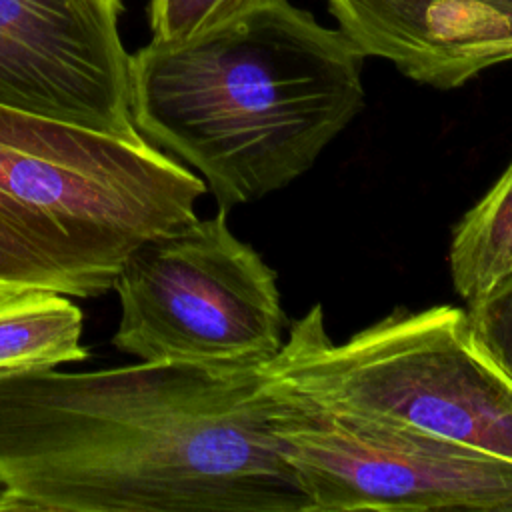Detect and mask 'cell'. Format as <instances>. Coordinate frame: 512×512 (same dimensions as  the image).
Returning a JSON list of instances; mask_svg holds the SVG:
<instances>
[{
	"instance_id": "30bf717a",
	"label": "cell",
	"mask_w": 512,
	"mask_h": 512,
	"mask_svg": "<svg viewBox=\"0 0 512 512\" xmlns=\"http://www.w3.org/2000/svg\"><path fill=\"white\" fill-rule=\"evenodd\" d=\"M448 264L466 302L512 274V162L454 228Z\"/></svg>"
},
{
	"instance_id": "8992f818",
	"label": "cell",
	"mask_w": 512,
	"mask_h": 512,
	"mask_svg": "<svg viewBox=\"0 0 512 512\" xmlns=\"http://www.w3.org/2000/svg\"><path fill=\"white\" fill-rule=\"evenodd\" d=\"M270 388L272 424L312 512H512V460L400 420L326 408L272 376Z\"/></svg>"
},
{
	"instance_id": "6da1fadb",
	"label": "cell",
	"mask_w": 512,
	"mask_h": 512,
	"mask_svg": "<svg viewBox=\"0 0 512 512\" xmlns=\"http://www.w3.org/2000/svg\"><path fill=\"white\" fill-rule=\"evenodd\" d=\"M0 510L312 512L266 364L0 376Z\"/></svg>"
},
{
	"instance_id": "8fae6325",
	"label": "cell",
	"mask_w": 512,
	"mask_h": 512,
	"mask_svg": "<svg viewBox=\"0 0 512 512\" xmlns=\"http://www.w3.org/2000/svg\"><path fill=\"white\" fill-rule=\"evenodd\" d=\"M466 314L484 354L512 382V274L468 300Z\"/></svg>"
},
{
	"instance_id": "5b68a950",
	"label": "cell",
	"mask_w": 512,
	"mask_h": 512,
	"mask_svg": "<svg viewBox=\"0 0 512 512\" xmlns=\"http://www.w3.org/2000/svg\"><path fill=\"white\" fill-rule=\"evenodd\" d=\"M112 290V346L140 360L268 364L286 340L276 274L232 234L226 210L142 242Z\"/></svg>"
},
{
	"instance_id": "7c38bea8",
	"label": "cell",
	"mask_w": 512,
	"mask_h": 512,
	"mask_svg": "<svg viewBox=\"0 0 512 512\" xmlns=\"http://www.w3.org/2000/svg\"><path fill=\"white\" fill-rule=\"evenodd\" d=\"M256 0H150L152 40H188L236 16Z\"/></svg>"
},
{
	"instance_id": "3957f363",
	"label": "cell",
	"mask_w": 512,
	"mask_h": 512,
	"mask_svg": "<svg viewBox=\"0 0 512 512\" xmlns=\"http://www.w3.org/2000/svg\"><path fill=\"white\" fill-rule=\"evenodd\" d=\"M204 192L146 138L0 104V296L110 292L134 248L198 218Z\"/></svg>"
},
{
	"instance_id": "7a4b0ae2",
	"label": "cell",
	"mask_w": 512,
	"mask_h": 512,
	"mask_svg": "<svg viewBox=\"0 0 512 512\" xmlns=\"http://www.w3.org/2000/svg\"><path fill=\"white\" fill-rule=\"evenodd\" d=\"M364 54L290 0L130 54L138 132L196 168L220 210L302 176L364 106Z\"/></svg>"
},
{
	"instance_id": "ba28073f",
	"label": "cell",
	"mask_w": 512,
	"mask_h": 512,
	"mask_svg": "<svg viewBox=\"0 0 512 512\" xmlns=\"http://www.w3.org/2000/svg\"><path fill=\"white\" fill-rule=\"evenodd\" d=\"M328 6L364 56L384 58L434 88H458L512 60V0H328Z\"/></svg>"
},
{
	"instance_id": "9c48e42d",
	"label": "cell",
	"mask_w": 512,
	"mask_h": 512,
	"mask_svg": "<svg viewBox=\"0 0 512 512\" xmlns=\"http://www.w3.org/2000/svg\"><path fill=\"white\" fill-rule=\"evenodd\" d=\"M84 314L66 294L28 290L0 296V376L82 362Z\"/></svg>"
},
{
	"instance_id": "277c9868",
	"label": "cell",
	"mask_w": 512,
	"mask_h": 512,
	"mask_svg": "<svg viewBox=\"0 0 512 512\" xmlns=\"http://www.w3.org/2000/svg\"><path fill=\"white\" fill-rule=\"evenodd\" d=\"M266 368L326 408L400 420L512 460V382L476 342L464 308L398 310L336 344L316 304Z\"/></svg>"
},
{
	"instance_id": "52a82bcc",
	"label": "cell",
	"mask_w": 512,
	"mask_h": 512,
	"mask_svg": "<svg viewBox=\"0 0 512 512\" xmlns=\"http://www.w3.org/2000/svg\"><path fill=\"white\" fill-rule=\"evenodd\" d=\"M122 0H0V104L144 138L130 112Z\"/></svg>"
}]
</instances>
